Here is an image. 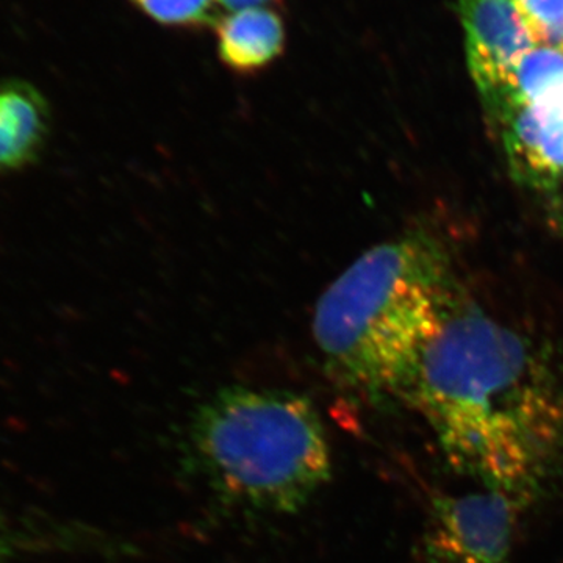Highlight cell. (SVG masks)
I'll list each match as a JSON object with an SVG mask.
<instances>
[{"label": "cell", "mask_w": 563, "mask_h": 563, "mask_svg": "<svg viewBox=\"0 0 563 563\" xmlns=\"http://www.w3.org/2000/svg\"><path fill=\"white\" fill-rule=\"evenodd\" d=\"M448 463L526 503L563 468V380L526 336L451 303L402 391Z\"/></svg>", "instance_id": "6da1fadb"}, {"label": "cell", "mask_w": 563, "mask_h": 563, "mask_svg": "<svg viewBox=\"0 0 563 563\" xmlns=\"http://www.w3.org/2000/svg\"><path fill=\"white\" fill-rule=\"evenodd\" d=\"M451 303L443 252L426 236H401L365 252L322 292L314 342L340 383L402 395Z\"/></svg>", "instance_id": "7a4b0ae2"}, {"label": "cell", "mask_w": 563, "mask_h": 563, "mask_svg": "<svg viewBox=\"0 0 563 563\" xmlns=\"http://www.w3.org/2000/svg\"><path fill=\"white\" fill-rule=\"evenodd\" d=\"M192 461L225 501L265 514H296L331 479L320 413L287 390L229 387L190 422Z\"/></svg>", "instance_id": "3957f363"}, {"label": "cell", "mask_w": 563, "mask_h": 563, "mask_svg": "<svg viewBox=\"0 0 563 563\" xmlns=\"http://www.w3.org/2000/svg\"><path fill=\"white\" fill-rule=\"evenodd\" d=\"M523 504L492 488L437 496L426 529V559L429 563H506Z\"/></svg>", "instance_id": "277c9868"}, {"label": "cell", "mask_w": 563, "mask_h": 563, "mask_svg": "<svg viewBox=\"0 0 563 563\" xmlns=\"http://www.w3.org/2000/svg\"><path fill=\"white\" fill-rule=\"evenodd\" d=\"M459 10L473 79L499 118L510 107L512 70L536 43L517 0H459Z\"/></svg>", "instance_id": "5b68a950"}, {"label": "cell", "mask_w": 563, "mask_h": 563, "mask_svg": "<svg viewBox=\"0 0 563 563\" xmlns=\"http://www.w3.org/2000/svg\"><path fill=\"white\" fill-rule=\"evenodd\" d=\"M503 125L515 177L531 187H554L563 176V110L533 103L515 111Z\"/></svg>", "instance_id": "8992f818"}, {"label": "cell", "mask_w": 563, "mask_h": 563, "mask_svg": "<svg viewBox=\"0 0 563 563\" xmlns=\"http://www.w3.org/2000/svg\"><path fill=\"white\" fill-rule=\"evenodd\" d=\"M49 131V106L36 88L22 81L0 85V174L38 161Z\"/></svg>", "instance_id": "52a82bcc"}, {"label": "cell", "mask_w": 563, "mask_h": 563, "mask_svg": "<svg viewBox=\"0 0 563 563\" xmlns=\"http://www.w3.org/2000/svg\"><path fill=\"white\" fill-rule=\"evenodd\" d=\"M217 33L221 60L239 73L262 69L284 49V24L269 10L236 11L218 22Z\"/></svg>", "instance_id": "ba28073f"}, {"label": "cell", "mask_w": 563, "mask_h": 563, "mask_svg": "<svg viewBox=\"0 0 563 563\" xmlns=\"http://www.w3.org/2000/svg\"><path fill=\"white\" fill-rule=\"evenodd\" d=\"M559 88H563V52L553 47H533L515 66L510 76V114L539 103Z\"/></svg>", "instance_id": "9c48e42d"}, {"label": "cell", "mask_w": 563, "mask_h": 563, "mask_svg": "<svg viewBox=\"0 0 563 563\" xmlns=\"http://www.w3.org/2000/svg\"><path fill=\"white\" fill-rule=\"evenodd\" d=\"M533 43L563 52V0H517Z\"/></svg>", "instance_id": "30bf717a"}, {"label": "cell", "mask_w": 563, "mask_h": 563, "mask_svg": "<svg viewBox=\"0 0 563 563\" xmlns=\"http://www.w3.org/2000/svg\"><path fill=\"white\" fill-rule=\"evenodd\" d=\"M150 16L163 24L192 25L210 20L214 0H135Z\"/></svg>", "instance_id": "8fae6325"}, {"label": "cell", "mask_w": 563, "mask_h": 563, "mask_svg": "<svg viewBox=\"0 0 563 563\" xmlns=\"http://www.w3.org/2000/svg\"><path fill=\"white\" fill-rule=\"evenodd\" d=\"M29 539L24 526L18 525L0 509V563H13L27 550Z\"/></svg>", "instance_id": "7c38bea8"}, {"label": "cell", "mask_w": 563, "mask_h": 563, "mask_svg": "<svg viewBox=\"0 0 563 563\" xmlns=\"http://www.w3.org/2000/svg\"><path fill=\"white\" fill-rule=\"evenodd\" d=\"M224 5H228L229 9H254L257 3H261L262 0H221Z\"/></svg>", "instance_id": "4fadbf2b"}]
</instances>
